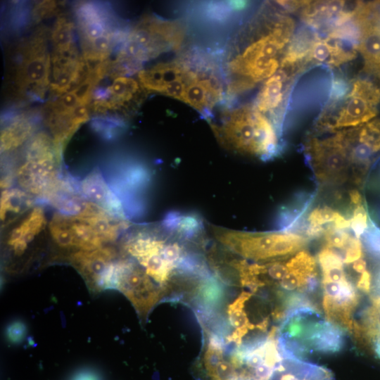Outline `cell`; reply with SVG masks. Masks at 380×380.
Returning a JSON list of instances; mask_svg holds the SVG:
<instances>
[{
	"label": "cell",
	"instance_id": "obj_1",
	"mask_svg": "<svg viewBox=\"0 0 380 380\" xmlns=\"http://www.w3.org/2000/svg\"><path fill=\"white\" fill-rule=\"evenodd\" d=\"M259 27L249 42L239 45L228 42L221 58L225 96L234 99L258 82L269 79L280 68L281 52L294 30L290 17L276 13L260 19Z\"/></svg>",
	"mask_w": 380,
	"mask_h": 380
},
{
	"label": "cell",
	"instance_id": "obj_2",
	"mask_svg": "<svg viewBox=\"0 0 380 380\" xmlns=\"http://www.w3.org/2000/svg\"><path fill=\"white\" fill-rule=\"evenodd\" d=\"M208 122L217 141L232 152L267 160L281 151L279 131L253 105L224 108L218 122Z\"/></svg>",
	"mask_w": 380,
	"mask_h": 380
},
{
	"label": "cell",
	"instance_id": "obj_3",
	"mask_svg": "<svg viewBox=\"0 0 380 380\" xmlns=\"http://www.w3.org/2000/svg\"><path fill=\"white\" fill-rule=\"evenodd\" d=\"M214 240L238 257L266 262L289 257L303 250L309 239L291 231L248 232L208 224Z\"/></svg>",
	"mask_w": 380,
	"mask_h": 380
},
{
	"label": "cell",
	"instance_id": "obj_4",
	"mask_svg": "<svg viewBox=\"0 0 380 380\" xmlns=\"http://www.w3.org/2000/svg\"><path fill=\"white\" fill-rule=\"evenodd\" d=\"M185 35L184 25L178 20L145 15L127 32L118 55L140 68L143 62L180 48Z\"/></svg>",
	"mask_w": 380,
	"mask_h": 380
},
{
	"label": "cell",
	"instance_id": "obj_5",
	"mask_svg": "<svg viewBox=\"0 0 380 380\" xmlns=\"http://www.w3.org/2000/svg\"><path fill=\"white\" fill-rule=\"evenodd\" d=\"M82 58L103 63L115 47L125 41L127 32L118 26L113 17L98 3L82 2L75 8Z\"/></svg>",
	"mask_w": 380,
	"mask_h": 380
},
{
	"label": "cell",
	"instance_id": "obj_6",
	"mask_svg": "<svg viewBox=\"0 0 380 380\" xmlns=\"http://www.w3.org/2000/svg\"><path fill=\"white\" fill-rule=\"evenodd\" d=\"M61 158L49 141L35 139L29 143L25 162L16 172L20 188L30 194L46 198L63 182L59 177Z\"/></svg>",
	"mask_w": 380,
	"mask_h": 380
},
{
	"label": "cell",
	"instance_id": "obj_7",
	"mask_svg": "<svg viewBox=\"0 0 380 380\" xmlns=\"http://www.w3.org/2000/svg\"><path fill=\"white\" fill-rule=\"evenodd\" d=\"M331 137H311L305 146V154L317 179L322 184L350 182V164L347 149L338 131Z\"/></svg>",
	"mask_w": 380,
	"mask_h": 380
},
{
	"label": "cell",
	"instance_id": "obj_8",
	"mask_svg": "<svg viewBox=\"0 0 380 380\" xmlns=\"http://www.w3.org/2000/svg\"><path fill=\"white\" fill-rule=\"evenodd\" d=\"M42 37L34 36L26 44L15 77L20 91L36 99L43 98L49 84L51 59Z\"/></svg>",
	"mask_w": 380,
	"mask_h": 380
},
{
	"label": "cell",
	"instance_id": "obj_9",
	"mask_svg": "<svg viewBox=\"0 0 380 380\" xmlns=\"http://www.w3.org/2000/svg\"><path fill=\"white\" fill-rule=\"evenodd\" d=\"M144 88L130 77L117 76L106 89L95 88L93 108L98 113L120 111L123 113L138 106Z\"/></svg>",
	"mask_w": 380,
	"mask_h": 380
},
{
	"label": "cell",
	"instance_id": "obj_10",
	"mask_svg": "<svg viewBox=\"0 0 380 380\" xmlns=\"http://www.w3.org/2000/svg\"><path fill=\"white\" fill-rule=\"evenodd\" d=\"M119 252L109 246L94 251H76L69 256L70 263L82 274L94 291L103 290V281Z\"/></svg>",
	"mask_w": 380,
	"mask_h": 380
},
{
	"label": "cell",
	"instance_id": "obj_11",
	"mask_svg": "<svg viewBox=\"0 0 380 380\" xmlns=\"http://www.w3.org/2000/svg\"><path fill=\"white\" fill-rule=\"evenodd\" d=\"M300 341L306 353H334L343 347V332L341 327L319 316L308 322Z\"/></svg>",
	"mask_w": 380,
	"mask_h": 380
},
{
	"label": "cell",
	"instance_id": "obj_12",
	"mask_svg": "<svg viewBox=\"0 0 380 380\" xmlns=\"http://www.w3.org/2000/svg\"><path fill=\"white\" fill-rule=\"evenodd\" d=\"M46 226V219L42 208L34 207L9 233L6 244L16 258L23 256L28 244L40 234Z\"/></svg>",
	"mask_w": 380,
	"mask_h": 380
},
{
	"label": "cell",
	"instance_id": "obj_13",
	"mask_svg": "<svg viewBox=\"0 0 380 380\" xmlns=\"http://www.w3.org/2000/svg\"><path fill=\"white\" fill-rule=\"evenodd\" d=\"M80 189L89 201L125 219L120 199L110 189L99 169L95 168L82 180Z\"/></svg>",
	"mask_w": 380,
	"mask_h": 380
},
{
	"label": "cell",
	"instance_id": "obj_14",
	"mask_svg": "<svg viewBox=\"0 0 380 380\" xmlns=\"http://www.w3.org/2000/svg\"><path fill=\"white\" fill-rule=\"evenodd\" d=\"M287 76L288 73L285 70L279 69L274 75L265 82L253 104L260 113H270L273 123L275 113L283 103L284 84L287 80Z\"/></svg>",
	"mask_w": 380,
	"mask_h": 380
},
{
	"label": "cell",
	"instance_id": "obj_15",
	"mask_svg": "<svg viewBox=\"0 0 380 380\" xmlns=\"http://www.w3.org/2000/svg\"><path fill=\"white\" fill-rule=\"evenodd\" d=\"M35 130L32 120L24 115H18L1 133V151H8L21 146Z\"/></svg>",
	"mask_w": 380,
	"mask_h": 380
},
{
	"label": "cell",
	"instance_id": "obj_16",
	"mask_svg": "<svg viewBox=\"0 0 380 380\" xmlns=\"http://www.w3.org/2000/svg\"><path fill=\"white\" fill-rule=\"evenodd\" d=\"M71 230L73 248L77 251H94L104 246L93 228L77 216L71 215Z\"/></svg>",
	"mask_w": 380,
	"mask_h": 380
},
{
	"label": "cell",
	"instance_id": "obj_17",
	"mask_svg": "<svg viewBox=\"0 0 380 380\" xmlns=\"http://www.w3.org/2000/svg\"><path fill=\"white\" fill-rule=\"evenodd\" d=\"M48 227L51 236L57 246L64 249L73 248L71 215L55 213Z\"/></svg>",
	"mask_w": 380,
	"mask_h": 380
},
{
	"label": "cell",
	"instance_id": "obj_18",
	"mask_svg": "<svg viewBox=\"0 0 380 380\" xmlns=\"http://www.w3.org/2000/svg\"><path fill=\"white\" fill-rule=\"evenodd\" d=\"M23 191L17 189H5L1 193L0 214L4 222L9 213H19L21 209L29 206L28 199Z\"/></svg>",
	"mask_w": 380,
	"mask_h": 380
},
{
	"label": "cell",
	"instance_id": "obj_19",
	"mask_svg": "<svg viewBox=\"0 0 380 380\" xmlns=\"http://www.w3.org/2000/svg\"><path fill=\"white\" fill-rule=\"evenodd\" d=\"M75 23L65 16L59 17L56 21L51 34L55 49L68 46L75 43Z\"/></svg>",
	"mask_w": 380,
	"mask_h": 380
},
{
	"label": "cell",
	"instance_id": "obj_20",
	"mask_svg": "<svg viewBox=\"0 0 380 380\" xmlns=\"http://www.w3.org/2000/svg\"><path fill=\"white\" fill-rule=\"evenodd\" d=\"M350 91L363 97L374 106L380 101V89L367 79L358 78L352 80Z\"/></svg>",
	"mask_w": 380,
	"mask_h": 380
},
{
	"label": "cell",
	"instance_id": "obj_21",
	"mask_svg": "<svg viewBox=\"0 0 380 380\" xmlns=\"http://www.w3.org/2000/svg\"><path fill=\"white\" fill-rule=\"evenodd\" d=\"M365 251L380 259V228L369 220L368 228L362 236Z\"/></svg>",
	"mask_w": 380,
	"mask_h": 380
},
{
	"label": "cell",
	"instance_id": "obj_22",
	"mask_svg": "<svg viewBox=\"0 0 380 380\" xmlns=\"http://www.w3.org/2000/svg\"><path fill=\"white\" fill-rule=\"evenodd\" d=\"M370 218L363 204L354 208L350 217V228L360 239L368 228Z\"/></svg>",
	"mask_w": 380,
	"mask_h": 380
},
{
	"label": "cell",
	"instance_id": "obj_23",
	"mask_svg": "<svg viewBox=\"0 0 380 380\" xmlns=\"http://www.w3.org/2000/svg\"><path fill=\"white\" fill-rule=\"evenodd\" d=\"M58 11L59 4L56 1H43L35 5L32 11V15L35 20H42L53 16Z\"/></svg>",
	"mask_w": 380,
	"mask_h": 380
},
{
	"label": "cell",
	"instance_id": "obj_24",
	"mask_svg": "<svg viewBox=\"0 0 380 380\" xmlns=\"http://www.w3.org/2000/svg\"><path fill=\"white\" fill-rule=\"evenodd\" d=\"M56 101L67 110H73L78 104V99L73 91L62 94Z\"/></svg>",
	"mask_w": 380,
	"mask_h": 380
},
{
	"label": "cell",
	"instance_id": "obj_25",
	"mask_svg": "<svg viewBox=\"0 0 380 380\" xmlns=\"http://www.w3.org/2000/svg\"><path fill=\"white\" fill-rule=\"evenodd\" d=\"M356 287L363 293H370L372 288V274L368 270L358 277Z\"/></svg>",
	"mask_w": 380,
	"mask_h": 380
},
{
	"label": "cell",
	"instance_id": "obj_26",
	"mask_svg": "<svg viewBox=\"0 0 380 380\" xmlns=\"http://www.w3.org/2000/svg\"><path fill=\"white\" fill-rule=\"evenodd\" d=\"M24 326L20 323L16 322L11 325L8 331V336L13 341H19L24 333Z\"/></svg>",
	"mask_w": 380,
	"mask_h": 380
},
{
	"label": "cell",
	"instance_id": "obj_27",
	"mask_svg": "<svg viewBox=\"0 0 380 380\" xmlns=\"http://www.w3.org/2000/svg\"><path fill=\"white\" fill-rule=\"evenodd\" d=\"M348 194L350 202L354 208L363 204L362 196L358 190H350Z\"/></svg>",
	"mask_w": 380,
	"mask_h": 380
},
{
	"label": "cell",
	"instance_id": "obj_28",
	"mask_svg": "<svg viewBox=\"0 0 380 380\" xmlns=\"http://www.w3.org/2000/svg\"><path fill=\"white\" fill-rule=\"evenodd\" d=\"M352 264V268L357 274H362L367 269V261L365 259V256L354 261Z\"/></svg>",
	"mask_w": 380,
	"mask_h": 380
},
{
	"label": "cell",
	"instance_id": "obj_29",
	"mask_svg": "<svg viewBox=\"0 0 380 380\" xmlns=\"http://www.w3.org/2000/svg\"><path fill=\"white\" fill-rule=\"evenodd\" d=\"M75 380H97V379L92 374H85L80 375Z\"/></svg>",
	"mask_w": 380,
	"mask_h": 380
}]
</instances>
